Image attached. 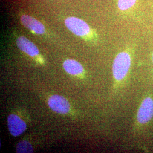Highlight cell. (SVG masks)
I'll list each match as a JSON object with an SVG mask.
<instances>
[{"instance_id": "1", "label": "cell", "mask_w": 153, "mask_h": 153, "mask_svg": "<svg viewBox=\"0 0 153 153\" xmlns=\"http://www.w3.org/2000/svg\"><path fill=\"white\" fill-rule=\"evenodd\" d=\"M131 64V56L126 52L119 53L115 57L112 65V73L115 83H119L126 78Z\"/></svg>"}, {"instance_id": "2", "label": "cell", "mask_w": 153, "mask_h": 153, "mask_svg": "<svg viewBox=\"0 0 153 153\" xmlns=\"http://www.w3.org/2000/svg\"><path fill=\"white\" fill-rule=\"evenodd\" d=\"M153 118V99L147 97L143 99L137 111V126L141 127L149 123Z\"/></svg>"}, {"instance_id": "3", "label": "cell", "mask_w": 153, "mask_h": 153, "mask_svg": "<svg viewBox=\"0 0 153 153\" xmlns=\"http://www.w3.org/2000/svg\"><path fill=\"white\" fill-rule=\"evenodd\" d=\"M66 26L71 33L79 36L88 35L90 28L88 24L82 19L76 17H69L65 21Z\"/></svg>"}, {"instance_id": "4", "label": "cell", "mask_w": 153, "mask_h": 153, "mask_svg": "<svg viewBox=\"0 0 153 153\" xmlns=\"http://www.w3.org/2000/svg\"><path fill=\"white\" fill-rule=\"evenodd\" d=\"M48 105L53 111L60 114H67L71 110V105L66 99L59 95H53L48 99Z\"/></svg>"}, {"instance_id": "5", "label": "cell", "mask_w": 153, "mask_h": 153, "mask_svg": "<svg viewBox=\"0 0 153 153\" xmlns=\"http://www.w3.org/2000/svg\"><path fill=\"white\" fill-rule=\"evenodd\" d=\"M7 127L13 136L18 137L26 130L27 126L18 115L10 114L7 117Z\"/></svg>"}, {"instance_id": "6", "label": "cell", "mask_w": 153, "mask_h": 153, "mask_svg": "<svg viewBox=\"0 0 153 153\" xmlns=\"http://www.w3.org/2000/svg\"><path fill=\"white\" fill-rule=\"evenodd\" d=\"M16 45L19 49L32 57L34 58L39 55V51L37 47L24 36H21L17 39Z\"/></svg>"}, {"instance_id": "7", "label": "cell", "mask_w": 153, "mask_h": 153, "mask_svg": "<svg viewBox=\"0 0 153 153\" xmlns=\"http://www.w3.org/2000/svg\"><path fill=\"white\" fill-rule=\"evenodd\" d=\"M22 25L33 33L42 35L45 33L44 25L35 18L27 15H23L21 18Z\"/></svg>"}, {"instance_id": "8", "label": "cell", "mask_w": 153, "mask_h": 153, "mask_svg": "<svg viewBox=\"0 0 153 153\" xmlns=\"http://www.w3.org/2000/svg\"><path fill=\"white\" fill-rule=\"evenodd\" d=\"M63 68L66 72L74 76H81L84 69L82 65L74 60H66L63 63Z\"/></svg>"}, {"instance_id": "9", "label": "cell", "mask_w": 153, "mask_h": 153, "mask_svg": "<svg viewBox=\"0 0 153 153\" xmlns=\"http://www.w3.org/2000/svg\"><path fill=\"white\" fill-rule=\"evenodd\" d=\"M16 153H31L33 152V149L31 144L27 141H21L16 146Z\"/></svg>"}, {"instance_id": "10", "label": "cell", "mask_w": 153, "mask_h": 153, "mask_svg": "<svg viewBox=\"0 0 153 153\" xmlns=\"http://www.w3.org/2000/svg\"><path fill=\"white\" fill-rule=\"evenodd\" d=\"M136 2V0H119L118 7L121 10H126L134 5Z\"/></svg>"}, {"instance_id": "11", "label": "cell", "mask_w": 153, "mask_h": 153, "mask_svg": "<svg viewBox=\"0 0 153 153\" xmlns=\"http://www.w3.org/2000/svg\"></svg>"}]
</instances>
